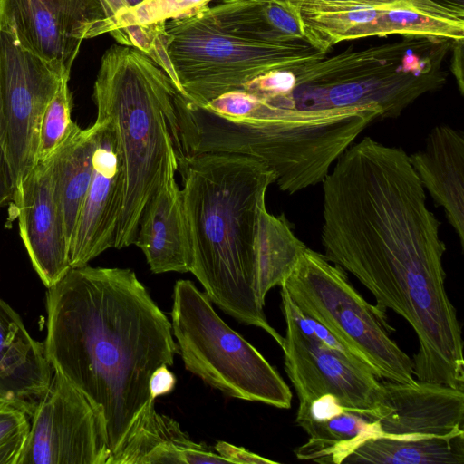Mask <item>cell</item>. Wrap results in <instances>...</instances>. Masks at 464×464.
Masks as SVG:
<instances>
[{
  "label": "cell",
  "instance_id": "obj_20",
  "mask_svg": "<svg viewBox=\"0 0 464 464\" xmlns=\"http://www.w3.org/2000/svg\"><path fill=\"white\" fill-rule=\"evenodd\" d=\"M424 189L445 217L464 248V136L449 125H438L422 149L409 155Z\"/></svg>",
  "mask_w": 464,
  "mask_h": 464
},
{
  "label": "cell",
  "instance_id": "obj_19",
  "mask_svg": "<svg viewBox=\"0 0 464 464\" xmlns=\"http://www.w3.org/2000/svg\"><path fill=\"white\" fill-rule=\"evenodd\" d=\"M171 166L159 188L146 203L139 221L134 243L143 252L154 274L186 273L191 255L181 189Z\"/></svg>",
  "mask_w": 464,
  "mask_h": 464
},
{
  "label": "cell",
  "instance_id": "obj_24",
  "mask_svg": "<svg viewBox=\"0 0 464 464\" xmlns=\"http://www.w3.org/2000/svg\"><path fill=\"white\" fill-rule=\"evenodd\" d=\"M378 407L368 410L343 407L331 417L305 423V443L294 450L300 460L323 464H342L365 440L380 436Z\"/></svg>",
  "mask_w": 464,
  "mask_h": 464
},
{
  "label": "cell",
  "instance_id": "obj_26",
  "mask_svg": "<svg viewBox=\"0 0 464 464\" xmlns=\"http://www.w3.org/2000/svg\"><path fill=\"white\" fill-rule=\"evenodd\" d=\"M306 247L284 214L262 209L254 244L255 291L262 306L267 293L283 284Z\"/></svg>",
  "mask_w": 464,
  "mask_h": 464
},
{
  "label": "cell",
  "instance_id": "obj_1",
  "mask_svg": "<svg viewBox=\"0 0 464 464\" xmlns=\"http://www.w3.org/2000/svg\"><path fill=\"white\" fill-rule=\"evenodd\" d=\"M322 185L324 256L354 276L381 312L403 317L420 346L454 335L459 322L445 286L440 222L409 155L366 136Z\"/></svg>",
  "mask_w": 464,
  "mask_h": 464
},
{
  "label": "cell",
  "instance_id": "obj_7",
  "mask_svg": "<svg viewBox=\"0 0 464 464\" xmlns=\"http://www.w3.org/2000/svg\"><path fill=\"white\" fill-rule=\"evenodd\" d=\"M164 43L179 92L205 105L255 77L326 55L304 42L267 44L227 33L198 9L165 24Z\"/></svg>",
  "mask_w": 464,
  "mask_h": 464
},
{
  "label": "cell",
  "instance_id": "obj_29",
  "mask_svg": "<svg viewBox=\"0 0 464 464\" xmlns=\"http://www.w3.org/2000/svg\"><path fill=\"white\" fill-rule=\"evenodd\" d=\"M30 431V416L0 402V464H18Z\"/></svg>",
  "mask_w": 464,
  "mask_h": 464
},
{
  "label": "cell",
  "instance_id": "obj_22",
  "mask_svg": "<svg viewBox=\"0 0 464 464\" xmlns=\"http://www.w3.org/2000/svg\"><path fill=\"white\" fill-rule=\"evenodd\" d=\"M201 9L217 26L240 37L267 44L306 43L299 3L292 0H225Z\"/></svg>",
  "mask_w": 464,
  "mask_h": 464
},
{
  "label": "cell",
  "instance_id": "obj_17",
  "mask_svg": "<svg viewBox=\"0 0 464 464\" xmlns=\"http://www.w3.org/2000/svg\"><path fill=\"white\" fill-rule=\"evenodd\" d=\"M382 383L381 435L440 436L463 429L464 391L418 380L411 383L383 380Z\"/></svg>",
  "mask_w": 464,
  "mask_h": 464
},
{
  "label": "cell",
  "instance_id": "obj_37",
  "mask_svg": "<svg viewBox=\"0 0 464 464\" xmlns=\"http://www.w3.org/2000/svg\"><path fill=\"white\" fill-rule=\"evenodd\" d=\"M292 1L296 2V3H299V2H300V1H302V0H292Z\"/></svg>",
  "mask_w": 464,
  "mask_h": 464
},
{
  "label": "cell",
  "instance_id": "obj_33",
  "mask_svg": "<svg viewBox=\"0 0 464 464\" xmlns=\"http://www.w3.org/2000/svg\"><path fill=\"white\" fill-rule=\"evenodd\" d=\"M15 185L4 150L0 132V208L13 201Z\"/></svg>",
  "mask_w": 464,
  "mask_h": 464
},
{
  "label": "cell",
  "instance_id": "obj_18",
  "mask_svg": "<svg viewBox=\"0 0 464 464\" xmlns=\"http://www.w3.org/2000/svg\"><path fill=\"white\" fill-rule=\"evenodd\" d=\"M53 375L44 343L31 337L18 314L0 298V402L31 417Z\"/></svg>",
  "mask_w": 464,
  "mask_h": 464
},
{
  "label": "cell",
  "instance_id": "obj_9",
  "mask_svg": "<svg viewBox=\"0 0 464 464\" xmlns=\"http://www.w3.org/2000/svg\"><path fill=\"white\" fill-rule=\"evenodd\" d=\"M295 305L337 336L382 380L415 381L412 359L389 336L385 314L352 285L346 272L306 247L283 284Z\"/></svg>",
  "mask_w": 464,
  "mask_h": 464
},
{
  "label": "cell",
  "instance_id": "obj_36",
  "mask_svg": "<svg viewBox=\"0 0 464 464\" xmlns=\"http://www.w3.org/2000/svg\"><path fill=\"white\" fill-rule=\"evenodd\" d=\"M124 1L127 4L128 7H130V6H133V5L140 4L143 0H124Z\"/></svg>",
  "mask_w": 464,
  "mask_h": 464
},
{
  "label": "cell",
  "instance_id": "obj_4",
  "mask_svg": "<svg viewBox=\"0 0 464 464\" xmlns=\"http://www.w3.org/2000/svg\"><path fill=\"white\" fill-rule=\"evenodd\" d=\"M184 155L226 152L256 158L276 174L283 192L322 183L332 165L373 121L376 105L328 110L281 107L245 90L232 99L229 119L185 96L175 102Z\"/></svg>",
  "mask_w": 464,
  "mask_h": 464
},
{
  "label": "cell",
  "instance_id": "obj_2",
  "mask_svg": "<svg viewBox=\"0 0 464 464\" xmlns=\"http://www.w3.org/2000/svg\"><path fill=\"white\" fill-rule=\"evenodd\" d=\"M46 311V357L102 416L111 459L155 401L152 372L179 353L171 324L126 268H71L48 288Z\"/></svg>",
  "mask_w": 464,
  "mask_h": 464
},
{
  "label": "cell",
  "instance_id": "obj_34",
  "mask_svg": "<svg viewBox=\"0 0 464 464\" xmlns=\"http://www.w3.org/2000/svg\"><path fill=\"white\" fill-rule=\"evenodd\" d=\"M463 40L453 41V55L451 62V72L456 78L459 90L463 95L464 93V81H463V67H462V57H463Z\"/></svg>",
  "mask_w": 464,
  "mask_h": 464
},
{
  "label": "cell",
  "instance_id": "obj_15",
  "mask_svg": "<svg viewBox=\"0 0 464 464\" xmlns=\"http://www.w3.org/2000/svg\"><path fill=\"white\" fill-rule=\"evenodd\" d=\"M299 11L306 43L326 53L343 41L389 34L424 36L430 27V16L403 0L389 4L302 0Z\"/></svg>",
  "mask_w": 464,
  "mask_h": 464
},
{
  "label": "cell",
  "instance_id": "obj_8",
  "mask_svg": "<svg viewBox=\"0 0 464 464\" xmlns=\"http://www.w3.org/2000/svg\"><path fill=\"white\" fill-rule=\"evenodd\" d=\"M171 330L185 368L224 394L289 409L292 392L276 369L215 312L189 280L173 288Z\"/></svg>",
  "mask_w": 464,
  "mask_h": 464
},
{
  "label": "cell",
  "instance_id": "obj_11",
  "mask_svg": "<svg viewBox=\"0 0 464 464\" xmlns=\"http://www.w3.org/2000/svg\"><path fill=\"white\" fill-rule=\"evenodd\" d=\"M64 78L0 31V132L15 188L37 162L42 119Z\"/></svg>",
  "mask_w": 464,
  "mask_h": 464
},
{
  "label": "cell",
  "instance_id": "obj_35",
  "mask_svg": "<svg viewBox=\"0 0 464 464\" xmlns=\"http://www.w3.org/2000/svg\"><path fill=\"white\" fill-rule=\"evenodd\" d=\"M323 1H352V2H360V3H369V4H389L393 3L399 0H323Z\"/></svg>",
  "mask_w": 464,
  "mask_h": 464
},
{
  "label": "cell",
  "instance_id": "obj_14",
  "mask_svg": "<svg viewBox=\"0 0 464 464\" xmlns=\"http://www.w3.org/2000/svg\"><path fill=\"white\" fill-rule=\"evenodd\" d=\"M92 180L71 239V268L81 267L114 247L124 193V170L115 131L108 121H95Z\"/></svg>",
  "mask_w": 464,
  "mask_h": 464
},
{
  "label": "cell",
  "instance_id": "obj_28",
  "mask_svg": "<svg viewBox=\"0 0 464 464\" xmlns=\"http://www.w3.org/2000/svg\"><path fill=\"white\" fill-rule=\"evenodd\" d=\"M69 78H64L44 113L41 127L37 161L48 159L78 127L72 121V96Z\"/></svg>",
  "mask_w": 464,
  "mask_h": 464
},
{
  "label": "cell",
  "instance_id": "obj_10",
  "mask_svg": "<svg viewBox=\"0 0 464 464\" xmlns=\"http://www.w3.org/2000/svg\"><path fill=\"white\" fill-rule=\"evenodd\" d=\"M281 307L286 329L281 346L285 369L299 400L304 404L332 394L352 409L378 407L383 398L382 382L366 367L323 341L308 324L306 315L280 286Z\"/></svg>",
  "mask_w": 464,
  "mask_h": 464
},
{
  "label": "cell",
  "instance_id": "obj_5",
  "mask_svg": "<svg viewBox=\"0 0 464 464\" xmlns=\"http://www.w3.org/2000/svg\"><path fill=\"white\" fill-rule=\"evenodd\" d=\"M179 89L140 50L107 49L93 86L96 121L116 134L124 170V193L114 247L134 243L141 212L169 167L183 157L175 107Z\"/></svg>",
  "mask_w": 464,
  "mask_h": 464
},
{
  "label": "cell",
  "instance_id": "obj_31",
  "mask_svg": "<svg viewBox=\"0 0 464 464\" xmlns=\"http://www.w3.org/2000/svg\"><path fill=\"white\" fill-rule=\"evenodd\" d=\"M215 450L227 460L228 463L239 464H275L276 461L256 455L244 448L237 447L226 441H218Z\"/></svg>",
  "mask_w": 464,
  "mask_h": 464
},
{
  "label": "cell",
  "instance_id": "obj_16",
  "mask_svg": "<svg viewBox=\"0 0 464 464\" xmlns=\"http://www.w3.org/2000/svg\"><path fill=\"white\" fill-rule=\"evenodd\" d=\"M20 237L34 269L50 288L71 269L69 243L55 199L48 159L38 160L18 184L12 201Z\"/></svg>",
  "mask_w": 464,
  "mask_h": 464
},
{
  "label": "cell",
  "instance_id": "obj_21",
  "mask_svg": "<svg viewBox=\"0 0 464 464\" xmlns=\"http://www.w3.org/2000/svg\"><path fill=\"white\" fill-rule=\"evenodd\" d=\"M204 443H197L172 418L156 411L151 401L110 464L228 463Z\"/></svg>",
  "mask_w": 464,
  "mask_h": 464
},
{
  "label": "cell",
  "instance_id": "obj_25",
  "mask_svg": "<svg viewBox=\"0 0 464 464\" xmlns=\"http://www.w3.org/2000/svg\"><path fill=\"white\" fill-rule=\"evenodd\" d=\"M464 429L447 435L369 438L342 464H462Z\"/></svg>",
  "mask_w": 464,
  "mask_h": 464
},
{
  "label": "cell",
  "instance_id": "obj_32",
  "mask_svg": "<svg viewBox=\"0 0 464 464\" xmlns=\"http://www.w3.org/2000/svg\"><path fill=\"white\" fill-rule=\"evenodd\" d=\"M177 378L168 365L158 367L151 374L149 382L150 395L152 400L171 392L176 385Z\"/></svg>",
  "mask_w": 464,
  "mask_h": 464
},
{
  "label": "cell",
  "instance_id": "obj_23",
  "mask_svg": "<svg viewBox=\"0 0 464 464\" xmlns=\"http://www.w3.org/2000/svg\"><path fill=\"white\" fill-rule=\"evenodd\" d=\"M96 131L95 123L86 129L78 126L48 158L69 248L92 180Z\"/></svg>",
  "mask_w": 464,
  "mask_h": 464
},
{
  "label": "cell",
  "instance_id": "obj_12",
  "mask_svg": "<svg viewBox=\"0 0 464 464\" xmlns=\"http://www.w3.org/2000/svg\"><path fill=\"white\" fill-rule=\"evenodd\" d=\"M111 457L102 416L53 372L48 392L30 417L18 464H110Z\"/></svg>",
  "mask_w": 464,
  "mask_h": 464
},
{
  "label": "cell",
  "instance_id": "obj_30",
  "mask_svg": "<svg viewBox=\"0 0 464 464\" xmlns=\"http://www.w3.org/2000/svg\"><path fill=\"white\" fill-rule=\"evenodd\" d=\"M435 16L464 22V0H403Z\"/></svg>",
  "mask_w": 464,
  "mask_h": 464
},
{
  "label": "cell",
  "instance_id": "obj_27",
  "mask_svg": "<svg viewBox=\"0 0 464 464\" xmlns=\"http://www.w3.org/2000/svg\"><path fill=\"white\" fill-rule=\"evenodd\" d=\"M212 0H143L126 7L114 18L110 34L120 44L130 45L136 27L165 26L167 21L193 14Z\"/></svg>",
  "mask_w": 464,
  "mask_h": 464
},
{
  "label": "cell",
  "instance_id": "obj_13",
  "mask_svg": "<svg viewBox=\"0 0 464 464\" xmlns=\"http://www.w3.org/2000/svg\"><path fill=\"white\" fill-rule=\"evenodd\" d=\"M0 31L70 77L82 41L109 27L101 0H0Z\"/></svg>",
  "mask_w": 464,
  "mask_h": 464
},
{
  "label": "cell",
  "instance_id": "obj_6",
  "mask_svg": "<svg viewBox=\"0 0 464 464\" xmlns=\"http://www.w3.org/2000/svg\"><path fill=\"white\" fill-rule=\"evenodd\" d=\"M451 40H402L283 69L281 107L328 110L376 105L381 119H394L421 95L445 83L442 63Z\"/></svg>",
  "mask_w": 464,
  "mask_h": 464
},
{
  "label": "cell",
  "instance_id": "obj_3",
  "mask_svg": "<svg viewBox=\"0 0 464 464\" xmlns=\"http://www.w3.org/2000/svg\"><path fill=\"white\" fill-rule=\"evenodd\" d=\"M190 246V270L205 295L223 312L268 334L255 291L254 244L266 193L276 174L261 160L240 154L206 152L178 159Z\"/></svg>",
  "mask_w": 464,
  "mask_h": 464
}]
</instances>
